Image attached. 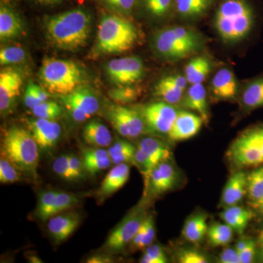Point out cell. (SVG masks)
I'll return each instance as SVG.
<instances>
[{"label": "cell", "mask_w": 263, "mask_h": 263, "mask_svg": "<svg viewBox=\"0 0 263 263\" xmlns=\"http://www.w3.org/2000/svg\"><path fill=\"white\" fill-rule=\"evenodd\" d=\"M28 125L33 138L43 150H50L55 146L61 136V126L54 120L37 118L29 121Z\"/></svg>", "instance_id": "cell-13"}, {"label": "cell", "mask_w": 263, "mask_h": 263, "mask_svg": "<svg viewBox=\"0 0 263 263\" xmlns=\"http://www.w3.org/2000/svg\"><path fill=\"white\" fill-rule=\"evenodd\" d=\"M140 111L147 127L160 134H168L179 114L173 105L164 101L148 104Z\"/></svg>", "instance_id": "cell-10"}, {"label": "cell", "mask_w": 263, "mask_h": 263, "mask_svg": "<svg viewBox=\"0 0 263 263\" xmlns=\"http://www.w3.org/2000/svg\"><path fill=\"white\" fill-rule=\"evenodd\" d=\"M85 171L90 175L98 174L100 171L108 168L112 163L110 157L102 158L82 159Z\"/></svg>", "instance_id": "cell-44"}, {"label": "cell", "mask_w": 263, "mask_h": 263, "mask_svg": "<svg viewBox=\"0 0 263 263\" xmlns=\"http://www.w3.org/2000/svg\"><path fill=\"white\" fill-rule=\"evenodd\" d=\"M181 102L185 108L198 114L204 123L207 124L209 122L207 91L202 84L190 85Z\"/></svg>", "instance_id": "cell-18"}, {"label": "cell", "mask_w": 263, "mask_h": 263, "mask_svg": "<svg viewBox=\"0 0 263 263\" xmlns=\"http://www.w3.org/2000/svg\"><path fill=\"white\" fill-rule=\"evenodd\" d=\"M133 144L127 141L124 140H119L114 143L113 146H111L109 148L108 152L110 155V157H114V156L118 155V154L121 153V152H124V151L129 149V148L133 147Z\"/></svg>", "instance_id": "cell-52"}, {"label": "cell", "mask_w": 263, "mask_h": 263, "mask_svg": "<svg viewBox=\"0 0 263 263\" xmlns=\"http://www.w3.org/2000/svg\"><path fill=\"white\" fill-rule=\"evenodd\" d=\"M26 59V52L23 48L18 46H10L1 48L0 64L2 66H9L22 63Z\"/></svg>", "instance_id": "cell-38"}, {"label": "cell", "mask_w": 263, "mask_h": 263, "mask_svg": "<svg viewBox=\"0 0 263 263\" xmlns=\"http://www.w3.org/2000/svg\"><path fill=\"white\" fill-rule=\"evenodd\" d=\"M38 76L48 92L60 96L72 92L86 79L85 70L77 62L50 57L43 60Z\"/></svg>", "instance_id": "cell-5"}, {"label": "cell", "mask_w": 263, "mask_h": 263, "mask_svg": "<svg viewBox=\"0 0 263 263\" xmlns=\"http://www.w3.org/2000/svg\"><path fill=\"white\" fill-rule=\"evenodd\" d=\"M249 239L240 240L235 245V249H236L237 252H239L240 251L243 250V249L248 245Z\"/></svg>", "instance_id": "cell-56"}, {"label": "cell", "mask_w": 263, "mask_h": 263, "mask_svg": "<svg viewBox=\"0 0 263 263\" xmlns=\"http://www.w3.org/2000/svg\"><path fill=\"white\" fill-rule=\"evenodd\" d=\"M251 205L256 210L258 211L263 216V198L257 201L251 202Z\"/></svg>", "instance_id": "cell-55"}, {"label": "cell", "mask_w": 263, "mask_h": 263, "mask_svg": "<svg viewBox=\"0 0 263 263\" xmlns=\"http://www.w3.org/2000/svg\"><path fill=\"white\" fill-rule=\"evenodd\" d=\"M241 102L248 110L263 108V76L252 79L246 84Z\"/></svg>", "instance_id": "cell-27"}, {"label": "cell", "mask_w": 263, "mask_h": 263, "mask_svg": "<svg viewBox=\"0 0 263 263\" xmlns=\"http://www.w3.org/2000/svg\"><path fill=\"white\" fill-rule=\"evenodd\" d=\"M138 147L141 148L157 165L161 162H165L171 157L169 148L157 138H143L138 143Z\"/></svg>", "instance_id": "cell-29"}, {"label": "cell", "mask_w": 263, "mask_h": 263, "mask_svg": "<svg viewBox=\"0 0 263 263\" xmlns=\"http://www.w3.org/2000/svg\"><path fill=\"white\" fill-rule=\"evenodd\" d=\"M83 138L89 146L104 148L110 146L112 136L108 128L99 121H91L83 129Z\"/></svg>", "instance_id": "cell-22"}, {"label": "cell", "mask_w": 263, "mask_h": 263, "mask_svg": "<svg viewBox=\"0 0 263 263\" xmlns=\"http://www.w3.org/2000/svg\"><path fill=\"white\" fill-rule=\"evenodd\" d=\"M113 259L105 254H97L87 259L86 262L89 263H108L113 262Z\"/></svg>", "instance_id": "cell-53"}, {"label": "cell", "mask_w": 263, "mask_h": 263, "mask_svg": "<svg viewBox=\"0 0 263 263\" xmlns=\"http://www.w3.org/2000/svg\"><path fill=\"white\" fill-rule=\"evenodd\" d=\"M178 260L181 263H206L209 262L205 254L195 249H181L177 254Z\"/></svg>", "instance_id": "cell-45"}, {"label": "cell", "mask_w": 263, "mask_h": 263, "mask_svg": "<svg viewBox=\"0 0 263 263\" xmlns=\"http://www.w3.org/2000/svg\"><path fill=\"white\" fill-rule=\"evenodd\" d=\"M176 180V175L174 167L165 161L161 162L154 170L148 187L154 195H161L171 190Z\"/></svg>", "instance_id": "cell-19"}, {"label": "cell", "mask_w": 263, "mask_h": 263, "mask_svg": "<svg viewBox=\"0 0 263 263\" xmlns=\"http://www.w3.org/2000/svg\"><path fill=\"white\" fill-rule=\"evenodd\" d=\"M109 97L117 105H124L133 103L141 95V90L133 86H117L110 90Z\"/></svg>", "instance_id": "cell-32"}, {"label": "cell", "mask_w": 263, "mask_h": 263, "mask_svg": "<svg viewBox=\"0 0 263 263\" xmlns=\"http://www.w3.org/2000/svg\"><path fill=\"white\" fill-rule=\"evenodd\" d=\"M228 157L238 167H257L263 164V156L253 127L242 133L232 143Z\"/></svg>", "instance_id": "cell-7"}, {"label": "cell", "mask_w": 263, "mask_h": 263, "mask_svg": "<svg viewBox=\"0 0 263 263\" xmlns=\"http://www.w3.org/2000/svg\"><path fill=\"white\" fill-rule=\"evenodd\" d=\"M31 111L36 118L54 120L61 115L62 108L56 102L47 100L38 104Z\"/></svg>", "instance_id": "cell-36"}, {"label": "cell", "mask_w": 263, "mask_h": 263, "mask_svg": "<svg viewBox=\"0 0 263 263\" xmlns=\"http://www.w3.org/2000/svg\"><path fill=\"white\" fill-rule=\"evenodd\" d=\"M183 93V90L170 84L167 81L164 80L163 78L161 79L155 86L156 96L162 99V101L171 105H175L182 101Z\"/></svg>", "instance_id": "cell-31"}, {"label": "cell", "mask_w": 263, "mask_h": 263, "mask_svg": "<svg viewBox=\"0 0 263 263\" xmlns=\"http://www.w3.org/2000/svg\"><path fill=\"white\" fill-rule=\"evenodd\" d=\"M233 230L226 223H214L207 231L209 243L212 247H224L233 239Z\"/></svg>", "instance_id": "cell-30"}, {"label": "cell", "mask_w": 263, "mask_h": 263, "mask_svg": "<svg viewBox=\"0 0 263 263\" xmlns=\"http://www.w3.org/2000/svg\"><path fill=\"white\" fill-rule=\"evenodd\" d=\"M213 0H175L178 13L183 18H197L206 13Z\"/></svg>", "instance_id": "cell-28"}, {"label": "cell", "mask_w": 263, "mask_h": 263, "mask_svg": "<svg viewBox=\"0 0 263 263\" xmlns=\"http://www.w3.org/2000/svg\"><path fill=\"white\" fill-rule=\"evenodd\" d=\"M57 192V190H47L40 195L35 214L41 220L47 221L52 217V211Z\"/></svg>", "instance_id": "cell-35"}, {"label": "cell", "mask_w": 263, "mask_h": 263, "mask_svg": "<svg viewBox=\"0 0 263 263\" xmlns=\"http://www.w3.org/2000/svg\"><path fill=\"white\" fill-rule=\"evenodd\" d=\"M146 216L141 212L126 216L108 235L105 248L108 252H119L133 241Z\"/></svg>", "instance_id": "cell-11"}, {"label": "cell", "mask_w": 263, "mask_h": 263, "mask_svg": "<svg viewBox=\"0 0 263 263\" xmlns=\"http://www.w3.org/2000/svg\"><path fill=\"white\" fill-rule=\"evenodd\" d=\"M139 32L134 24L118 14L103 15L99 24L95 53L100 55L122 53L136 46Z\"/></svg>", "instance_id": "cell-3"}, {"label": "cell", "mask_w": 263, "mask_h": 263, "mask_svg": "<svg viewBox=\"0 0 263 263\" xmlns=\"http://www.w3.org/2000/svg\"><path fill=\"white\" fill-rule=\"evenodd\" d=\"M109 79L117 86H132L143 79L145 66L138 57L114 59L105 65Z\"/></svg>", "instance_id": "cell-8"}, {"label": "cell", "mask_w": 263, "mask_h": 263, "mask_svg": "<svg viewBox=\"0 0 263 263\" xmlns=\"http://www.w3.org/2000/svg\"><path fill=\"white\" fill-rule=\"evenodd\" d=\"M61 100L65 108L67 109L69 113H70L71 117L76 122H83L91 117V116L84 112L82 109L79 108L75 104L71 103L70 101H67V100H63V99H61Z\"/></svg>", "instance_id": "cell-46"}, {"label": "cell", "mask_w": 263, "mask_h": 263, "mask_svg": "<svg viewBox=\"0 0 263 263\" xmlns=\"http://www.w3.org/2000/svg\"><path fill=\"white\" fill-rule=\"evenodd\" d=\"M69 164L75 181L84 179L85 168L82 160L76 155H69Z\"/></svg>", "instance_id": "cell-48"}, {"label": "cell", "mask_w": 263, "mask_h": 263, "mask_svg": "<svg viewBox=\"0 0 263 263\" xmlns=\"http://www.w3.org/2000/svg\"><path fill=\"white\" fill-rule=\"evenodd\" d=\"M79 202V199L73 194L57 192L52 211V216L65 212L70 208L75 206Z\"/></svg>", "instance_id": "cell-39"}, {"label": "cell", "mask_w": 263, "mask_h": 263, "mask_svg": "<svg viewBox=\"0 0 263 263\" xmlns=\"http://www.w3.org/2000/svg\"><path fill=\"white\" fill-rule=\"evenodd\" d=\"M107 115L117 133L124 138H137L145 130L146 123L141 111L136 109L124 105H113L109 109Z\"/></svg>", "instance_id": "cell-9"}, {"label": "cell", "mask_w": 263, "mask_h": 263, "mask_svg": "<svg viewBox=\"0 0 263 263\" xmlns=\"http://www.w3.org/2000/svg\"><path fill=\"white\" fill-rule=\"evenodd\" d=\"M260 256L261 257H262V259L263 260V245H262V248H261Z\"/></svg>", "instance_id": "cell-59"}, {"label": "cell", "mask_w": 263, "mask_h": 263, "mask_svg": "<svg viewBox=\"0 0 263 263\" xmlns=\"http://www.w3.org/2000/svg\"><path fill=\"white\" fill-rule=\"evenodd\" d=\"M109 10L121 14L131 13L136 7L137 0H98Z\"/></svg>", "instance_id": "cell-42"}, {"label": "cell", "mask_w": 263, "mask_h": 263, "mask_svg": "<svg viewBox=\"0 0 263 263\" xmlns=\"http://www.w3.org/2000/svg\"><path fill=\"white\" fill-rule=\"evenodd\" d=\"M203 43L200 33L186 27H166L156 33L152 40L156 53L172 61L197 53L202 49Z\"/></svg>", "instance_id": "cell-6"}, {"label": "cell", "mask_w": 263, "mask_h": 263, "mask_svg": "<svg viewBox=\"0 0 263 263\" xmlns=\"http://www.w3.org/2000/svg\"><path fill=\"white\" fill-rule=\"evenodd\" d=\"M133 164L138 167L141 174H143V177H144L145 187H146L145 191L146 192L147 187L149 186L151 176H152V172L157 167V164L139 147L136 148Z\"/></svg>", "instance_id": "cell-34"}, {"label": "cell", "mask_w": 263, "mask_h": 263, "mask_svg": "<svg viewBox=\"0 0 263 263\" xmlns=\"http://www.w3.org/2000/svg\"><path fill=\"white\" fill-rule=\"evenodd\" d=\"M253 216L252 211L238 205L226 208L220 214L224 222L238 234L243 233Z\"/></svg>", "instance_id": "cell-23"}, {"label": "cell", "mask_w": 263, "mask_h": 263, "mask_svg": "<svg viewBox=\"0 0 263 263\" xmlns=\"http://www.w3.org/2000/svg\"><path fill=\"white\" fill-rule=\"evenodd\" d=\"M80 216L76 213H61L50 218L48 230L57 243L68 238L80 224Z\"/></svg>", "instance_id": "cell-15"}, {"label": "cell", "mask_w": 263, "mask_h": 263, "mask_svg": "<svg viewBox=\"0 0 263 263\" xmlns=\"http://www.w3.org/2000/svg\"><path fill=\"white\" fill-rule=\"evenodd\" d=\"M19 180L18 170L9 160L2 157L0 160V182L13 183Z\"/></svg>", "instance_id": "cell-40"}, {"label": "cell", "mask_w": 263, "mask_h": 263, "mask_svg": "<svg viewBox=\"0 0 263 263\" xmlns=\"http://www.w3.org/2000/svg\"><path fill=\"white\" fill-rule=\"evenodd\" d=\"M256 23V12L249 0H222L216 11L214 25L221 41L235 44L249 37Z\"/></svg>", "instance_id": "cell-2"}, {"label": "cell", "mask_w": 263, "mask_h": 263, "mask_svg": "<svg viewBox=\"0 0 263 263\" xmlns=\"http://www.w3.org/2000/svg\"><path fill=\"white\" fill-rule=\"evenodd\" d=\"M247 193V175L241 171L230 176L223 190L220 200L221 207L238 205Z\"/></svg>", "instance_id": "cell-17"}, {"label": "cell", "mask_w": 263, "mask_h": 263, "mask_svg": "<svg viewBox=\"0 0 263 263\" xmlns=\"http://www.w3.org/2000/svg\"><path fill=\"white\" fill-rule=\"evenodd\" d=\"M258 241L261 245H263V229L262 230V231L260 232V233H259Z\"/></svg>", "instance_id": "cell-58"}, {"label": "cell", "mask_w": 263, "mask_h": 263, "mask_svg": "<svg viewBox=\"0 0 263 263\" xmlns=\"http://www.w3.org/2000/svg\"><path fill=\"white\" fill-rule=\"evenodd\" d=\"M52 167L53 172L62 179L67 181H75L69 164V155L57 157L56 160L53 161Z\"/></svg>", "instance_id": "cell-43"}, {"label": "cell", "mask_w": 263, "mask_h": 263, "mask_svg": "<svg viewBox=\"0 0 263 263\" xmlns=\"http://www.w3.org/2000/svg\"><path fill=\"white\" fill-rule=\"evenodd\" d=\"M30 131L13 126L3 132L1 155L10 161L19 171L37 178L39 149Z\"/></svg>", "instance_id": "cell-4"}, {"label": "cell", "mask_w": 263, "mask_h": 263, "mask_svg": "<svg viewBox=\"0 0 263 263\" xmlns=\"http://www.w3.org/2000/svg\"><path fill=\"white\" fill-rule=\"evenodd\" d=\"M24 76L18 69L7 67L0 72V110L2 114L8 113L20 95Z\"/></svg>", "instance_id": "cell-12"}, {"label": "cell", "mask_w": 263, "mask_h": 263, "mask_svg": "<svg viewBox=\"0 0 263 263\" xmlns=\"http://www.w3.org/2000/svg\"><path fill=\"white\" fill-rule=\"evenodd\" d=\"M145 222H146V233H145L144 238L142 242L141 249L146 248L148 246L152 245L156 235L155 221H154L153 217L152 216H146Z\"/></svg>", "instance_id": "cell-47"}, {"label": "cell", "mask_w": 263, "mask_h": 263, "mask_svg": "<svg viewBox=\"0 0 263 263\" xmlns=\"http://www.w3.org/2000/svg\"><path fill=\"white\" fill-rule=\"evenodd\" d=\"M208 229L206 216L204 214H195L189 218L185 222L182 234L185 239L197 245L207 235Z\"/></svg>", "instance_id": "cell-26"}, {"label": "cell", "mask_w": 263, "mask_h": 263, "mask_svg": "<svg viewBox=\"0 0 263 263\" xmlns=\"http://www.w3.org/2000/svg\"><path fill=\"white\" fill-rule=\"evenodd\" d=\"M140 262L142 263H166L168 262L167 256L160 246L151 245L145 248Z\"/></svg>", "instance_id": "cell-41"}, {"label": "cell", "mask_w": 263, "mask_h": 263, "mask_svg": "<svg viewBox=\"0 0 263 263\" xmlns=\"http://www.w3.org/2000/svg\"><path fill=\"white\" fill-rule=\"evenodd\" d=\"M212 63L207 57L192 59L185 67V77L189 84H202L212 71Z\"/></svg>", "instance_id": "cell-25"}, {"label": "cell", "mask_w": 263, "mask_h": 263, "mask_svg": "<svg viewBox=\"0 0 263 263\" xmlns=\"http://www.w3.org/2000/svg\"><path fill=\"white\" fill-rule=\"evenodd\" d=\"M239 254L240 263H250L254 260L256 253V243L253 240L249 239L248 245L243 250L238 252Z\"/></svg>", "instance_id": "cell-50"}, {"label": "cell", "mask_w": 263, "mask_h": 263, "mask_svg": "<svg viewBox=\"0 0 263 263\" xmlns=\"http://www.w3.org/2000/svg\"><path fill=\"white\" fill-rule=\"evenodd\" d=\"M34 1L43 5H54L61 3L62 0H34Z\"/></svg>", "instance_id": "cell-57"}, {"label": "cell", "mask_w": 263, "mask_h": 263, "mask_svg": "<svg viewBox=\"0 0 263 263\" xmlns=\"http://www.w3.org/2000/svg\"><path fill=\"white\" fill-rule=\"evenodd\" d=\"M24 102L26 106L30 109L34 108L38 104L41 103L39 98H37L35 91H34V83L30 82L27 86L25 94H24Z\"/></svg>", "instance_id": "cell-49"}, {"label": "cell", "mask_w": 263, "mask_h": 263, "mask_svg": "<svg viewBox=\"0 0 263 263\" xmlns=\"http://www.w3.org/2000/svg\"><path fill=\"white\" fill-rule=\"evenodd\" d=\"M45 33L52 46L74 51L84 47L91 31V15L86 10L76 8L44 20Z\"/></svg>", "instance_id": "cell-1"}, {"label": "cell", "mask_w": 263, "mask_h": 263, "mask_svg": "<svg viewBox=\"0 0 263 263\" xmlns=\"http://www.w3.org/2000/svg\"><path fill=\"white\" fill-rule=\"evenodd\" d=\"M253 129L263 156V124L254 126Z\"/></svg>", "instance_id": "cell-54"}, {"label": "cell", "mask_w": 263, "mask_h": 263, "mask_svg": "<svg viewBox=\"0 0 263 263\" xmlns=\"http://www.w3.org/2000/svg\"><path fill=\"white\" fill-rule=\"evenodd\" d=\"M24 24L16 13L5 5L0 8V39L2 41L15 39L22 35Z\"/></svg>", "instance_id": "cell-21"}, {"label": "cell", "mask_w": 263, "mask_h": 263, "mask_svg": "<svg viewBox=\"0 0 263 263\" xmlns=\"http://www.w3.org/2000/svg\"><path fill=\"white\" fill-rule=\"evenodd\" d=\"M219 262L221 263H240L239 254L235 248L223 249L219 256Z\"/></svg>", "instance_id": "cell-51"}, {"label": "cell", "mask_w": 263, "mask_h": 263, "mask_svg": "<svg viewBox=\"0 0 263 263\" xmlns=\"http://www.w3.org/2000/svg\"><path fill=\"white\" fill-rule=\"evenodd\" d=\"M211 90L218 100H230L238 94V82L234 72L228 68L218 70L211 83Z\"/></svg>", "instance_id": "cell-16"}, {"label": "cell", "mask_w": 263, "mask_h": 263, "mask_svg": "<svg viewBox=\"0 0 263 263\" xmlns=\"http://www.w3.org/2000/svg\"><path fill=\"white\" fill-rule=\"evenodd\" d=\"M247 193L251 202L263 198V167L254 170L247 176Z\"/></svg>", "instance_id": "cell-33"}, {"label": "cell", "mask_w": 263, "mask_h": 263, "mask_svg": "<svg viewBox=\"0 0 263 263\" xmlns=\"http://www.w3.org/2000/svg\"><path fill=\"white\" fill-rule=\"evenodd\" d=\"M60 99L75 104L91 117L98 113L100 109V103L98 98L91 90L84 86H79L70 94L61 95Z\"/></svg>", "instance_id": "cell-24"}, {"label": "cell", "mask_w": 263, "mask_h": 263, "mask_svg": "<svg viewBox=\"0 0 263 263\" xmlns=\"http://www.w3.org/2000/svg\"><path fill=\"white\" fill-rule=\"evenodd\" d=\"M129 174L130 168L127 163L116 164L101 183L99 189V195L102 197L110 196L120 190L127 182Z\"/></svg>", "instance_id": "cell-20"}, {"label": "cell", "mask_w": 263, "mask_h": 263, "mask_svg": "<svg viewBox=\"0 0 263 263\" xmlns=\"http://www.w3.org/2000/svg\"><path fill=\"white\" fill-rule=\"evenodd\" d=\"M148 14L155 18H163L171 12L175 0H142Z\"/></svg>", "instance_id": "cell-37"}, {"label": "cell", "mask_w": 263, "mask_h": 263, "mask_svg": "<svg viewBox=\"0 0 263 263\" xmlns=\"http://www.w3.org/2000/svg\"><path fill=\"white\" fill-rule=\"evenodd\" d=\"M203 123L200 116L192 112L181 110L178 114L167 135L171 141H185L196 136L201 129Z\"/></svg>", "instance_id": "cell-14"}]
</instances>
